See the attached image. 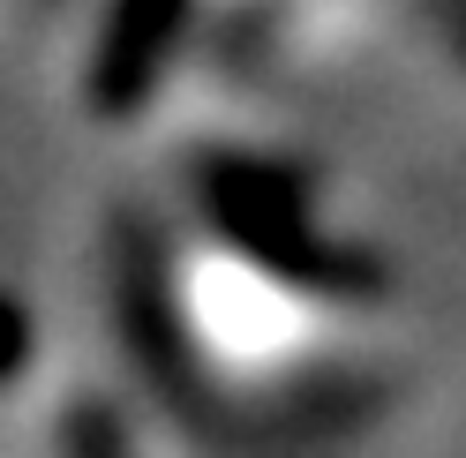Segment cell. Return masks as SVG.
<instances>
[{
	"instance_id": "2",
	"label": "cell",
	"mask_w": 466,
	"mask_h": 458,
	"mask_svg": "<svg viewBox=\"0 0 466 458\" xmlns=\"http://www.w3.org/2000/svg\"><path fill=\"white\" fill-rule=\"evenodd\" d=\"M196 0H113V23L98 38V61H91V98L106 113H128L151 98L158 68L173 61L181 45V23H188Z\"/></svg>"
},
{
	"instance_id": "3",
	"label": "cell",
	"mask_w": 466,
	"mask_h": 458,
	"mask_svg": "<svg viewBox=\"0 0 466 458\" xmlns=\"http://www.w3.org/2000/svg\"><path fill=\"white\" fill-rule=\"evenodd\" d=\"M76 458H128L121 451V428H113L106 413H83L76 421Z\"/></svg>"
},
{
	"instance_id": "1",
	"label": "cell",
	"mask_w": 466,
	"mask_h": 458,
	"mask_svg": "<svg viewBox=\"0 0 466 458\" xmlns=\"http://www.w3.org/2000/svg\"><path fill=\"white\" fill-rule=\"evenodd\" d=\"M211 211L226 225V241H241L271 278H294V285H309V294L369 301V294L391 285V271L376 264L369 248H346V241L316 234L301 204H211Z\"/></svg>"
},
{
	"instance_id": "4",
	"label": "cell",
	"mask_w": 466,
	"mask_h": 458,
	"mask_svg": "<svg viewBox=\"0 0 466 458\" xmlns=\"http://www.w3.org/2000/svg\"><path fill=\"white\" fill-rule=\"evenodd\" d=\"M444 8V23H451V38H459V53H466V0H436Z\"/></svg>"
}]
</instances>
